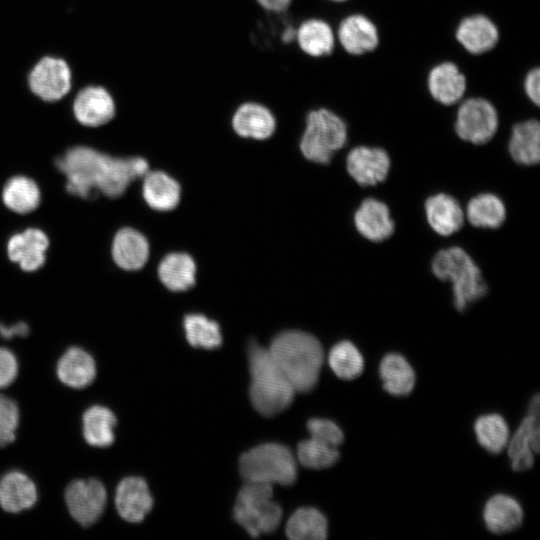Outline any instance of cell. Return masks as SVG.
I'll use <instances>...</instances> for the list:
<instances>
[{"label": "cell", "mask_w": 540, "mask_h": 540, "mask_svg": "<svg viewBox=\"0 0 540 540\" xmlns=\"http://www.w3.org/2000/svg\"><path fill=\"white\" fill-rule=\"evenodd\" d=\"M383 388L391 395L405 396L415 385V373L404 356L398 353L385 355L379 366Z\"/></svg>", "instance_id": "cell-30"}, {"label": "cell", "mask_w": 540, "mask_h": 540, "mask_svg": "<svg viewBox=\"0 0 540 540\" xmlns=\"http://www.w3.org/2000/svg\"><path fill=\"white\" fill-rule=\"evenodd\" d=\"M183 326L187 341L196 348L215 349L222 343L220 327L217 322L201 314H188Z\"/></svg>", "instance_id": "cell-37"}, {"label": "cell", "mask_w": 540, "mask_h": 540, "mask_svg": "<svg viewBox=\"0 0 540 540\" xmlns=\"http://www.w3.org/2000/svg\"><path fill=\"white\" fill-rule=\"evenodd\" d=\"M348 139V127L337 112L318 107L308 111L299 138L302 155L315 163L328 164Z\"/></svg>", "instance_id": "cell-4"}, {"label": "cell", "mask_w": 540, "mask_h": 540, "mask_svg": "<svg viewBox=\"0 0 540 540\" xmlns=\"http://www.w3.org/2000/svg\"><path fill=\"white\" fill-rule=\"evenodd\" d=\"M346 166L350 176L359 185L371 186L386 179L390 158L382 148L358 146L348 153Z\"/></svg>", "instance_id": "cell-16"}, {"label": "cell", "mask_w": 540, "mask_h": 540, "mask_svg": "<svg viewBox=\"0 0 540 540\" xmlns=\"http://www.w3.org/2000/svg\"><path fill=\"white\" fill-rule=\"evenodd\" d=\"M474 430L479 444L492 454L500 453L508 444L509 428L499 414L480 416L475 421Z\"/></svg>", "instance_id": "cell-35"}, {"label": "cell", "mask_w": 540, "mask_h": 540, "mask_svg": "<svg viewBox=\"0 0 540 540\" xmlns=\"http://www.w3.org/2000/svg\"><path fill=\"white\" fill-rule=\"evenodd\" d=\"M272 495V485L264 483L246 482L240 489L233 516L251 537L271 533L279 526L282 509Z\"/></svg>", "instance_id": "cell-7"}, {"label": "cell", "mask_w": 540, "mask_h": 540, "mask_svg": "<svg viewBox=\"0 0 540 540\" xmlns=\"http://www.w3.org/2000/svg\"><path fill=\"white\" fill-rule=\"evenodd\" d=\"M116 424L117 418L109 408L93 405L86 409L82 416L83 437L93 447H108L115 440Z\"/></svg>", "instance_id": "cell-29"}, {"label": "cell", "mask_w": 540, "mask_h": 540, "mask_svg": "<svg viewBox=\"0 0 540 540\" xmlns=\"http://www.w3.org/2000/svg\"><path fill=\"white\" fill-rule=\"evenodd\" d=\"M143 197L146 203L158 211H169L180 201V185L162 171H152L143 177Z\"/></svg>", "instance_id": "cell-28"}, {"label": "cell", "mask_w": 540, "mask_h": 540, "mask_svg": "<svg viewBox=\"0 0 540 540\" xmlns=\"http://www.w3.org/2000/svg\"><path fill=\"white\" fill-rule=\"evenodd\" d=\"M539 430L538 416L528 414L509 438L508 455L514 471H525L533 466L534 454L539 452L540 447Z\"/></svg>", "instance_id": "cell-19"}, {"label": "cell", "mask_w": 540, "mask_h": 540, "mask_svg": "<svg viewBox=\"0 0 540 540\" xmlns=\"http://www.w3.org/2000/svg\"><path fill=\"white\" fill-rule=\"evenodd\" d=\"M4 205L12 212L28 214L39 206L41 193L34 180L18 175L10 178L2 190Z\"/></svg>", "instance_id": "cell-31"}, {"label": "cell", "mask_w": 540, "mask_h": 540, "mask_svg": "<svg viewBox=\"0 0 540 540\" xmlns=\"http://www.w3.org/2000/svg\"><path fill=\"white\" fill-rule=\"evenodd\" d=\"M256 2L265 10L279 12L285 10L292 0H256Z\"/></svg>", "instance_id": "cell-44"}, {"label": "cell", "mask_w": 540, "mask_h": 540, "mask_svg": "<svg viewBox=\"0 0 540 540\" xmlns=\"http://www.w3.org/2000/svg\"><path fill=\"white\" fill-rule=\"evenodd\" d=\"M56 373L68 387L82 389L89 386L96 376V363L91 354L80 347L67 349L60 357Z\"/></svg>", "instance_id": "cell-23"}, {"label": "cell", "mask_w": 540, "mask_h": 540, "mask_svg": "<svg viewBox=\"0 0 540 540\" xmlns=\"http://www.w3.org/2000/svg\"><path fill=\"white\" fill-rule=\"evenodd\" d=\"M56 166L66 177L67 191L82 199L98 193L119 197L133 180L149 171L143 157H113L87 146L68 149L56 160Z\"/></svg>", "instance_id": "cell-1"}, {"label": "cell", "mask_w": 540, "mask_h": 540, "mask_svg": "<svg viewBox=\"0 0 540 540\" xmlns=\"http://www.w3.org/2000/svg\"><path fill=\"white\" fill-rule=\"evenodd\" d=\"M230 123L239 138L255 141L270 139L276 130V118L272 111L255 101L241 103L233 112Z\"/></svg>", "instance_id": "cell-15"}, {"label": "cell", "mask_w": 540, "mask_h": 540, "mask_svg": "<svg viewBox=\"0 0 540 540\" xmlns=\"http://www.w3.org/2000/svg\"><path fill=\"white\" fill-rule=\"evenodd\" d=\"M334 30L337 45L351 57L372 53L380 45L378 26L362 13L345 14Z\"/></svg>", "instance_id": "cell-11"}, {"label": "cell", "mask_w": 540, "mask_h": 540, "mask_svg": "<svg viewBox=\"0 0 540 540\" xmlns=\"http://www.w3.org/2000/svg\"><path fill=\"white\" fill-rule=\"evenodd\" d=\"M18 374V361L6 348H0V389L13 383Z\"/></svg>", "instance_id": "cell-41"}, {"label": "cell", "mask_w": 540, "mask_h": 540, "mask_svg": "<svg viewBox=\"0 0 540 540\" xmlns=\"http://www.w3.org/2000/svg\"><path fill=\"white\" fill-rule=\"evenodd\" d=\"M115 505L125 521L139 523L153 506V498L143 478L130 476L120 481L116 489Z\"/></svg>", "instance_id": "cell-18"}, {"label": "cell", "mask_w": 540, "mask_h": 540, "mask_svg": "<svg viewBox=\"0 0 540 540\" xmlns=\"http://www.w3.org/2000/svg\"><path fill=\"white\" fill-rule=\"evenodd\" d=\"M456 110L454 129L466 142L482 145L489 142L499 126V115L491 101L481 96L462 99Z\"/></svg>", "instance_id": "cell-8"}, {"label": "cell", "mask_w": 540, "mask_h": 540, "mask_svg": "<svg viewBox=\"0 0 540 540\" xmlns=\"http://www.w3.org/2000/svg\"><path fill=\"white\" fill-rule=\"evenodd\" d=\"M248 361L251 375L249 392L255 410L267 417L285 410L292 403L296 391L274 362L268 348L250 342Z\"/></svg>", "instance_id": "cell-3"}, {"label": "cell", "mask_w": 540, "mask_h": 540, "mask_svg": "<svg viewBox=\"0 0 540 540\" xmlns=\"http://www.w3.org/2000/svg\"><path fill=\"white\" fill-rule=\"evenodd\" d=\"M196 265L186 253H171L158 267L161 282L172 291H185L195 283Z\"/></svg>", "instance_id": "cell-32"}, {"label": "cell", "mask_w": 540, "mask_h": 540, "mask_svg": "<svg viewBox=\"0 0 540 540\" xmlns=\"http://www.w3.org/2000/svg\"><path fill=\"white\" fill-rule=\"evenodd\" d=\"M296 43L309 57H326L332 54L337 45L335 30L328 21L311 17L298 25Z\"/></svg>", "instance_id": "cell-20"}, {"label": "cell", "mask_w": 540, "mask_h": 540, "mask_svg": "<svg viewBox=\"0 0 540 540\" xmlns=\"http://www.w3.org/2000/svg\"><path fill=\"white\" fill-rule=\"evenodd\" d=\"M19 420L17 403L10 397L0 394V447L15 440Z\"/></svg>", "instance_id": "cell-39"}, {"label": "cell", "mask_w": 540, "mask_h": 540, "mask_svg": "<svg viewBox=\"0 0 540 540\" xmlns=\"http://www.w3.org/2000/svg\"><path fill=\"white\" fill-rule=\"evenodd\" d=\"M337 447L328 445L315 438L304 440L298 444L297 457L307 468L324 469L334 465L339 459Z\"/></svg>", "instance_id": "cell-38"}, {"label": "cell", "mask_w": 540, "mask_h": 540, "mask_svg": "<svg viewBox=\"0 0 540 540\" xmlns=\"http://www.w3.org/2000/svg\"><path fill=\"white\" fill-rule=\"evenodd\" d=\"M434 275L453 285V302L463 311L487 292L482 273L472 258L460 247L439 251L432 261Z\"/></svg>", "instance_id": "cell-5"}, {"label": "cell", "mask_w": 540, "mask_h": 540, "mask_svg": "<svg viewBox=\"0 0 540 540\" xmlns=\"http://www.w3.org/2000/svg\"><path fill=\"white\" fill-rule=\"evenodd\" d=\"M48 246L49 239L44 231L38 228H27L9 238L7 255L23 271L34 272L44 265Z\"/></svg>", "instance_id": "cell-17"}, {"label": "cell", "mask_w": 540, "mask_h": 540, "mask_svg": "<svg viewBox=\"0 0 540 540\" xmlns=\"http://www.w3.org/2000/svg\"><path fill=\"white\" fill-rule=\"evenodd\" d=\"M523 91L527 99L538 108L540 106V68L538 66L526 72L523 79Z\"/></svg>", "instance_id": "cell-42"}, {"label": "cell", "mask_w": 540, "mask_h": 540, "mask_svg": "<svg viewBox=\"0 0 540 540\" xmlns=\"http://www.w3.org/2000/svg\"><path fill=\"white\" fill-rule=\"evenodd\" d=\"M469 222L475 227L498 228L505 220L506 210L496 195L480 194L473 197L466 210Z\"/></svg>", "instance_id": "cell-34"}, {"label": "cell", "mask_w": 540, "mask_h": 540, "mask_svg": "<svg viewBox=\"0 0 540 540\" xmlns=\"http://www.w3.org/2000/svg\"><path fill=\"white\" fill-rule=\"evenodd\" d=\"M268 350L295 391L308 392L316 386L324 359L316 337L303 331H284L272 340Z\"/></svg>", "instance_id": "cell-2"}, {"label": "cell", "mask_w": 540, "mask_h": 540, "mask_svg": "<svg viewBox=\"0 0 540 540\" xmlns=\"http://www.w3.org/2000/svg\"><path fill=\"white\" fill-rule=\"evenodd\" d=\"M454 37L467 53L479 56L496 48L500 40V30L486 14L474 13L458 22Z\"/></svg>", "instance_id": "cell-12"}, {"label": "cell", "mask_w": 540, "mask_h": 540, "mask_svg": "<svg viewBox=\"0 0 540 540\" xmlns=\"http://www.w3.org/2000/svg\"><path fill=\"white\" fill-rule=\"evenodd\" d=\"M28 334L29 326L25 322H17L9 326L0 323V336L2 338L26 337Z\"/></svg>", "instance_id": "cell-43"}, {"label": "cell", "mask_w": 540, "mask_h": 540, "mask_svg": "<svg viewBox=\"0 0 540 540\" xmlns=\"http://www.w3.org/2000/svg\"><path fill=\"white\" fill-rule=\"evenodd\" d=\"M326 517L316 508L302 507L289 518L286 534L293 540H323L327 537Z\"/></svg>", "instance_id": "cell-33"}, {"label": "cell", "mask_w": 540, "mask_h": 540, "mask_svg": "<svg viewBox=\"0 0 540 540\" xmlns=\"http://www.w3.org/2000/svg\"><path fill=\"white\" fill-rule=\"evenodd\" d=\"M425 212L431 228L442 236L455 233L463 225L464 214L459 203L447 194L429 197L425 202Z\"/></svg>", "instance_id": "cell-27"}, {"label": "cell", "mask_w": 540, "mask_h": 540, "mask_svg": "<svg viewBox=\"0 0 540 540\" xmlns=\"http://www.w3.org/2000/svg\"><path fill=\"white\" fill-rule=\"evenodd\" d=\"M328 364L337 377L345 380L358 377L364 369L363 356L350 341L338 342L330 349Z\"/></svg>", "instance_id": "cell-36"}, {"label": "cell", "mask_w": 540, "mask_h": 540, "mask_svg": "<svg viewBox=\"0 0 540 540\" xmlns=\"http://www.w3.org/2000/svg\"><path fill=\"white\" fill-rule=\"evenodd\" d=\"M239 469L245 482L292 485L297 465L289 448L278 443H264L242 454Z\"/></svg>", "instance_id": "cell-6"}, {"label": "cell", "mask_w": 540, "mask_h": 540, "mask_svg": "<svg viewBox=\"0 0 540 540\" xmlns=\"http://www.w3.org/2000/svg\"><path fill=\"white\" fill-rule=\"evenodd\" d=\"M37 501V489L29 476L11 471L0 479V506L9 513L30 509Z\"/></svg>", "instance_id": "cell-24"}, {"label": "cell", "mask_w": 540, "mask_h": 540, "mask_svg": "<svg viewBox=\"0 0 540 540\" xmlns=\"http://www.w3.org/2000/svg\"><path fill=\"white\" fill-rule=\"evenodd\" d=\"M64 497L70 515L83 527L97 522L107 503L104 485L93 478L72 481L66 487Z\"/></svg>", "instance_id": "cell-9"}, {"label": "cell", "mask_w": 540, "mask_h": 540, "mask_svg": "<svg viewBox=\"0 0 540 540\" xmlns=\"http://www.w3.org/2000/svg\"><path fill=\"white\" fill-rule=\"evenodd\" d=\"M112 258L121 269L134 271L142 268L149 257V244L139 231L125 227L114 236Z\"/></svg>", "instance_id": "cell-22"}, {"label": "cell", "mask_w": 540, "mask_h": 540, "mask_svg": "<svg viewBox=\"0 0 540 540\" xmlns=\"http://www.w3.org/2000/svg\"><path fill=\"white\" fill-rule=\"evenodd\" d=\"M307 428L312 438L333 447H338L343 442L344 434L341 428L331 420L313 418L308 421Z\"/></svg>", "instance_id": "cell-40"}, {"label": "cell", "mask_w": 540, "mask_h": 540, "mask_svg": "<svg viewBox=\"0 0 540 540\" xmlns=\"http://www.w3.org/2000/svg\"><path fill=\"white\" fill-rule=\"evenodd\" d=\"M76 120L87 127H99L114 119L117 106L114 96L103 86L82 88L72 104Z\"/></svg>", "instance_id": "cell-13"}, {"label": "cell", "mask_w": 540, "mask_h": 540, "mask_svg": "<svg viewBox=\"0 0 540 540\" xmlns=\"http://www.w3.org/2000/svg\"><path fill=\"white\" fill-rule=\"evenodd\" d=\"M512 159L522 165H535L540 159V123L527 119L512 126L508 143Z\"/></svg>", "instance_id": "cell-26"}, {"label": "cell", "mask_w": 540, "mask_h": 540, "mask_svg": "<svg viewBox=\"0 0 540 540\" xmlns=\"http://www.w3.org/2000/svg\"><path fill=\"white\" fill-rule=\"evenodd\" d=\"M426 86L435 102L443 106H452L464 98L468 81L455 62L446 60L429 69Z\"/></svg>", "instance_id": "cell-14"}, {"label": "cell", "mask_w": 540, "mask_h": 540, "mask_svg": "<svg viewBox=\"0 0 540 540\" xmlns=\"http://www.w3.org/2000/svg\"><path fill=\"white\" fill-rule=\"evenodd\" d=\"M354 223L362 236L374 242L389 238L394 231L388 207L373 198L365 199L361 203L355 212Z\"/></svg>", "instance_id": "cell-21"}, {"label": "cell", "mask_w": 540, "mask_h": 540, "mask_svg": "<svg viewBox=\"0 0 540 540\" xmlns=\"http://www.w3.org/2000/svg\"><path fill=\"white\" fill-rule=\"evenodd\" d=\"M327 1L336 3V4H343V3L349 2L350 0H327Z\"/></svg>", "instance_id": "cell-46"}, {"label": "cell", "mask_w": 540, "mask_h": 540, "mask_svg": "<svg viewBox=\"0 0 540 540\" xmlns=\"http://www.w3.org/2000/svg\"><path fill=\"white\" fill-rule=\"evenodd\" d=\"M523 510L519 502L505 494L492 496L485 504L483 519L489 531L496 534L517 529L523 522Z\"/></svg>", "instance_id": "cell-25"}, {"label": "cell", "mask_w": 540, "mask_h": 540, "mask_svg": "<svg viewBox=\"0 0 540 540\" xmlns=\"http://www.w3.org/2000/svg\"><path fill=\"white\" fill-rule=\"evenodd\" d=\"M31 92L46 102L65 97L72 86V73L68 63L58 57L45 56L31 69L28 75Z\"/></svg>", "instance_id": "cell-10"}, {"label": "cell", "mask_w": 540, "mask_h": 540, "mask_svg": "<svg viewBox=\"0 0 540 540\" xmlns=\"http://www.w3.org/2000/svg\"><path fill=\"white\" fill-rule=\"evenodd\" d=\"M539 395L536 394L532 397L531 402L529 404L528 414L539 416Z\"/></svg>", "instance_id": "cell-45"}]
</instances>
